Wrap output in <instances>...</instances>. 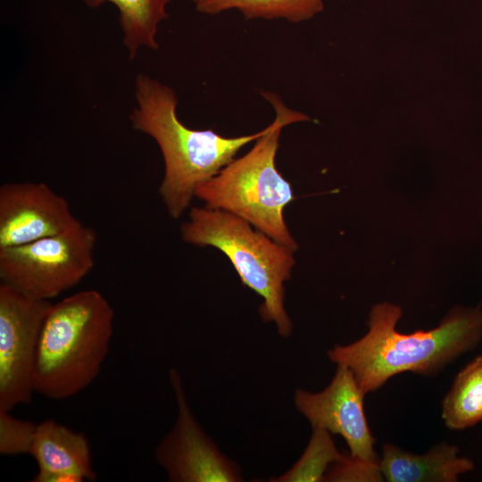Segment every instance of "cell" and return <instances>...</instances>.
I'll return each instance as SVG.
<instances>
[{
	"label": "cell",
	"instance_id": "6da1fadb",
	"mask_svg": "<svg viewBox=\"0 0 482 482\" xmlns=\"http://www.w3.org/2000/svg\"><path fill=\"white\" fill-rule=\"evenodd\" d=\"M402 315L398 305L377 303L370 312L369 329L362 337L328 352L331 362L351 370L365 395L403 372L434 376L482 339L479 306H455L437 327L406 334L396 329Z\"/></svg>",
	"mask_w": 482,
	"mask_h": 482
},
{
	"label": "cell",
	"instance_id": "7a4b0ae2",
	"mask_svg": "<svg viewBox=\"0 0 482 482\" xmlns=\"http://www.w3.org/2000/svg\"><path fill=\"white\" fill-rule=\"evenodd\" d=\"M137 106L130 114L132 127L151 137L164 161L159 193L168 213L179 219L189 207L199 185L235 159L238 151L261 137L259 132L235 137L212 129H193L178 117V97L169 86L145 74L136 78Z\"/></svg>",
	"mask_w": 482,
	"mask_h": 482
},
{
	"label": "cell",
	"instance_id": "3957f363",
	"mask_svg": "<svg viewBox=\"0 0 482 482\" xmlns=\"http://www.w3.org/2000/svg\"><path fill=\"white\" fill-rule=\"evenodd\" d=\"M262 95L275 111L273 121L245 154L233 159L216 175L199 185L195 197L208 208L242 218L295 252L298 245L284 218L286 206L295 197L291 184L277 169L276 155L283 128L311 119L288 108L274 93L262 92Z\"/></svg>",
	"mask_w": 482,
	"mask_h": 482
},
{
	"label": "cell",
	"instance_id": "277c9868",
	"mask_svg": "<svg viewBox=\"0 0 482 482\" xmlns=\"http://www.w3.org/2000/svg\"><path fill=\"white\" fill-rule=\"evenodd\" d=\"M114 311L97 290L88 289L52 303L36 353L35 393L70 398L98 376L109 352Z\"/></svg>",
	"mask_w": 482,
	"mask_h": 482
},
{
	"label": "cell",
	"instance_id": "5b68a950",
	"mask_svg": "<svg viewBox=\"0 0 482 482\" xmlns=\"http://www.w3.org/2000/svg\"><path fill=\"white\" fill-rule=\"evenodd\" d=\"M251 226L222 210L193 207L189 220L181 226V236L189 244L221 251L242 283L263 299L260 307L263 320L274 322L279 335L287 337L292 323L285 310L284 283L295 265L294 251Z\"/></svg>",
	"mask_w": 482,
	"mask_h": 482
},
{
	"label": "cell",
	"instance_id": "8992f818",
	"mask_svg": "<svg viewBox=\"0 0 482 482\" xmlns=\"http://www.w3.org/2000/svg\"><path fill=\"white\" fill-rule=\"evenodd\" d=\"M95 230L76 226L54 236L0 248V279L33 298L48 300L77 286L92 270Z\"/></svg>",
	"mask_w": 482,
	"mask_h": 482
},
{
	"label": "cell",
	"instance_id": "52a82bcc",
	"mask_svg": "<svg viewBox=\"0 0 482 482\" xmlns=\"http://www.w3.org/2000/svg\"><path fill=\"white\" fill-rule=\"evenodd\" d=\"M51 305L0 284V409L32 400L37 342Z\"/></svg>",
	"mask_w": 482,
	"mask_h": 482
},
{
	"label": "cell",
	"instance_id": "ba28073f",
	"mask_svg": "<svg viewBox=\"0 0 482 482\" xmlns=\"http://www.w3.org/2000/svg\"><path fill=\"white\" fill-rule=\"evenodd\" d=\"M170 381L177 404L174 427L159 443L154 456L174 482H235L242 480L237 467L218 450L195 420L180 377L170 370Z\"/></svg>",
	"mask_w": 482,
	"mask_h": 482
},
{
	"label": "cell",
	"instance_id": "9c48e42d",
	"mask_svg": "<svg viewBox=\"0 0 482 482\" xmlns=\"http://www.w3.org/2000/svg\"><path fill=\"white\" fill-rule=\"evenodd\" d=\"M364 395L351 370L339 364L324 390L310 393L298 389L295 403L312 428L341 436L351 456L378 461L374 449L375 438L364 411Z\"/></svg>",
	"mask_w": 482,
	"mask_h": 482
},
{
	"label": "cell",
	"instance_id": "30bf717a",
	"mask_svg": "<svg viewBox=\"0 0 482 482\" xmlns=\"http://www.w3.org/2000/svg\"><path fill=\"white\" fill-rule=\"evenodd\" d=\"M79 222L68 201L46 183L12 182L0 187V248L54 236Z\"/></svg>",
	"mask_w": 482,
	"mask_h": 482
},
{
	"label": "cell",
	"instance_id": "8fae6325",
	"mask_svg": "<svg viewBox=\"0 0 482 482\" xmlns=\"http://www.w3.org/2000/svg\"><path fill=\"white\" fill-rule=\"evenodd\" d=\"M29 454L38 471L34 482L95 480L87 438L54 420L37 424Z\"/></svg>",
	"mask_w": 482,
	"mask_h": 482
},
{
	"label": "cell",
	"instance_id": "7c38bea8",
	"mask_svg": "<svg viewBox=\"0 0 482 482\" xmlns=\"http://www.w3.org/2000/svg\"><path fill=\"white\" fill-rule=\"evenodd\" d=\"M379 466L388 482H456L475 468L471 460L459 454L457 446L446 442L422 454L384 444Z\"/></svg>",
	"mask_w": 482,
	"mask_h": 482
},
{
	"label": "cell",
	"instance_id": "4fadbf2b",
	"mask_svg": "<svg viewBox=\"0 0 482 482\" xmlns=\"http://www.w3.org/2000/svg\"><path fill=\"white\" fill-rule=\"evenodd\" d=\"M91 8L104 3L113 4L120 13L123 43L132 60L143 48L156 50L159 24L168 18L167 6L171 0H82Z\"/></svg>",
	"mask_w": 482,
	"mask_h": 482
},
{
	"label": "cell",
	"instance_id": "5bb4252c",
	"mask_svg": "<svg viewBox=\"0 0 482 482\" xmlns=\"http://www.w3.org/2000/svg\"><path fill=\"white\" fill-rule=\"evenodd\" d=\"M442 418L449 429L462 430L482 420V355L454 378L442 401Z\"/></svg>",
	"mask_w": 482,
	"mask_h": 482
},
{
	"label": "cell",
	"instance_id": "9a60e30c",
	"mask_svg": "<svg viewBox=\"0 0 482 482\" xmlns=\"http://www.w3.org/2000/svg\"><path fill=\"white\" fill-rule=\"evenodd\" d=\"M195 9L204 14L236 10L246 19H282L301 22L323 10V0H195Z\"/></svg>",
	"mask_w": 482,
	"mask_h": 482
},
{
	"label": "cell",
	"instance_id": "2e32d148",
	"mask_svg": "<svg viewBox=\"0 0 482 482\" xmlns=\"http://www.w3.org/2000/svg\"><path fill=\"white\" fill-rule=\"evenodd\" d=\"M343 456L336 447L328 431L312 428L311 439L301 458L275 481H323L331 465L341 460Z\"/></svg>",
	"mask_w": 482,
	"mask_h": 482
},
{
	"label": "cell",
	"instance_id": "e0dca14e",
	"mask_svg": "<svg viewBox=\"0 0 482 482\" xmlns=\"http://www.w3.org/2000/svg\"><path fill=\"white\" fill-rule=\"evenodd\" d=\"M0 409V453L17 455L29 453L37 424L22 420Z\"/></svg>",
	"mask_w": 482,
	"mask_h": 482
},
{
	"label": "cell",
	"instance_id": "ac0fdd59",
	"mask_svg": "<svg viewBox=\"0 0 482 482\" xmlns=\"http://www.w3.org/2000/svg\"><path fill=\"white\" fill-rule=\"evenodd\" d=\"M325 481H384L379 461H365L353 456H343L328 469Z\"/></svg>",
	"mask_w": 482,
	"mask_h": 482
},
{
	"label": "cell",
	"instance_id": "d6986e66",
	"mask_svg": "<svg viewBox=\"0 0 482 482\" xmlns=\"http://www.w3.org/2000/svg\"><path fill=\"white\" fill-rule=\"evenodd\" d=\"M192 1L194 2L195 0H192Z\"/></svg>",
	"mask_w": 482,
	"mask_h": 482
}]
</instances>
